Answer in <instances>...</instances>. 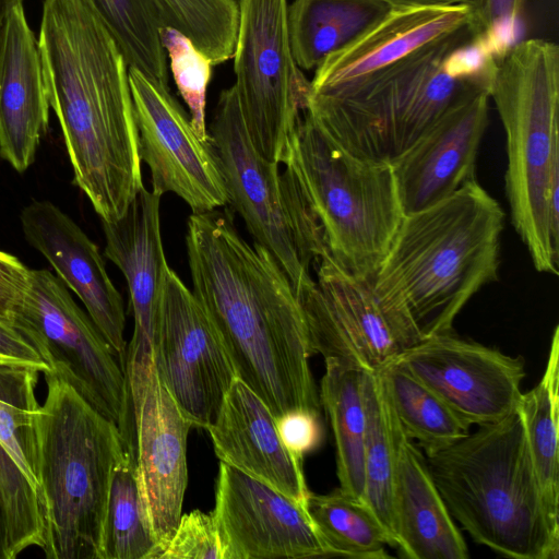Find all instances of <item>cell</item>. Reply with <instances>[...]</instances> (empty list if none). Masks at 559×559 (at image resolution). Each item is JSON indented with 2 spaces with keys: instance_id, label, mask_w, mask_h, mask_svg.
I'll list each match as a JSON object with an SVG mask.
<instances>
[{
  "instance_id": "4fadbf2b",
  "label": "cell",
  "mask_w": 559,
  "mask_h": 559,
  "mask_svg": "<svg viewBox=\"0 0 559 559\" xmlns=\"http://www.w3.org/2000/svg\"><path fill=\"white\" fill-rule=\"evenodd\" d=\"M316 277L297 296L311 355L376 372L415 344L385 314L371 283L350 274L326 251Z\"/></svg>"
},
{
  "instance_id": "4316f807",
  "label": "cell",
  "mask_w": 559,
  "mask_h": 559,
  "mask_svg": "<svg viewBox=\"0 0 559 559\" xmlns=\"http://www.w3.org/2000/svg\"><path fill=\"white\" fill-rule=\"evenodd\" d=\"M324 362L319 399L333 432L340 488L365 503L366 371L336 359Z\"/></svg>"
},
{
  "instance_id": "f35d334b",
  "label": "cell",
  "mask_w": 559,
  "mask_h": 559,
  "mask_svg": "<svg viewBox=\"0 0 559 559\" xmlns=\"http://www.w3.org/2000/svg\"><path fill=\"white\" fill-rule=\"evenodd\" d=\"M29 269L16 257L0 251V320L12 325L14 312L23 299Z\"/></svg>"
},
{
  "instance_id": "b9f144b4",
  "label": "cell",
  "mask_w": 559,
  "mask_h": 559,
  "mask_svg": "<svg viewBox=\"0 0 559 559\" xmlns=\"http://www.w3.org/2000/svg\"><path fill=\"white\" fill-rule=\"evenodd\" d=\"M21 3L22 0H0V37L10 11L13 7Z\"/></svg>"
},
{
  "instance_id": "52a82bcc",
  "label": "cell",
  "mask_w": 559,
  "mask_h": 559,
  "mask_svg": "<svg viewBox=\"0 0 559 559\" xmlns=\"http://www.w3.org/2000/svg\"><path fill=\"white\" fill-rule=\"evenodd\" d=\"M36 414L47 559H100L111 477L127 450L118 427L69 384L46 374Z\"/></svg>"
},
{
  "instance_id": "f546056e",
  "label": "cell",
  "mask_w": 559,
  "mask_h": 559,
  "mask_svg": "<svg viewBox=\"0 0 559 559\" xmlns=\"http://www.w3.org/2000/svg\"><path fill=\"white\" fill-rule=\"evenodd\" d=\"M157 550L136 461L126 452L111 477L100 559H156Z\"/></svg>"
},
{
  "instance_id": "8d00e7d4",
  "label": "cell",
  "mask_w": 559,
  "mask_h": 559,
  "mask_svg": "<svg viewBox=\"0 0 559 559\" xmlns=\"http://www.w3.org/2000/svg\"><path fill=\"white\" fill-rule=\"evenodd\" d=\"M526 0H479L473 10V23L477 32L486 37L499 51L502 34L512 28Z\"/></svg>"
},
{
  "instance_id": "cb8c5ba5",
  "label": "cell",
  "mask_w": 559,
  "mask_h": 559,
  "mask_svg": "<svg viewBox=\"0 0 559 559\" xmlns=\"http://www.w3.org/2000/svg\"><path fill=\"white\" fill-rule=\"evenodd\" d=\"M49 107L38 39L21 3L0 37V156L19 173L35 160Z\"/></svg>"
},
{
  "instance_id": "4dcf8cb0",
  "label": "cell",
  "mask_w": 559,
  "mask_h": 559,
  "mask_svg": "<svg viewBox=\"0 0 559 559\" xmlns=\"http://www.w3.org/2000/svg\"><path fill=\"white\" fill-rule=\"evenodd\" d=\"M405 436L425 454L440 450L469 432L436 393L395 361L380 370Z\"/></svg>"
},
{
  "instance_id": "7bdbcfd3",
  "label": "cell",
  "mask_w": 559,
  "mask_h": 559,
  "mask_svg": "<svg viewBox=\"0 0 559 559\" xmlns=\"http://www.w3.org/2000/svg\"><path fill=\"white\" fill-rule=\"evenodd\" d=\"M0 559H13L7 537L5 525L0 513Z\"/></svg>"
},
{
  "instance_id": "ac0fdd59",
  "label": "cell",
  "mask_w": 559,
  "mask_h": 559,
  "mask_svg": "<svg viewBox=\"0 0 559 559\" xmlns=\"http://www.w3.org/2000/svg\"><path fill=\"white\" fill-rule=\"evenodd\" d=\"M38 371L0 365V513L12 557L43 547L45 508L38 481Z\"/></svg>"
},
{
  "instance_id": "5bb4252c",
  "label": "cell",
  "mask_w": 559,
  "mask_h": 559,
  "mask_svg": "<svg viewBox=\"0 0 559 559\" xmlns=\"http://www.w3.org/2000/svg\"><path fill=\"white\" fill-rule=\"evenodd\" d=\"M128 72L140 158L150 169L152 191L176 194L192 213L228 205L212 143L198 136L170 88L157 86L135 69Z\"/></svg>"
},
{
  "instance_id": "603a6c76",
  "label": "cell",
  "mask_w": 559,
  "mask_h": 559,
  "mask_svg": "<svg viewBox=\"0 0 559 559\" xmlns=\"http://www.w3.org/2000/svg\"><path fill=\"white\" fill-rule=\"evenodd\" d=\"M216 456L306 506L302 457L284 443L267 405L240 379L231 383L207 429Z\"/></svg>"
},
{
  "instance_id": "83f0119b",
  "label": "cell",
  "mask_w": 559,
  "mask_h": 559,
  "mask_svg": "<svg viewBox=\"0 0 559 559\" xmlns=\"http://www.w3.org/2000/svg\"><path fill=\"white\" fill-rule=\"evenodd\" d=\"M519 412L551 532L559 537V328L539 382L522 393Z\"/></svg>"
},
{
  "instance_id": "5b68a950",
  "label": "cell",
  "mask_w": 559,
  "mask_h": 559,
  "mask_svg": "<svg viewBox=\"0 0 559 559\" xmlns=\"http://www.w3.org/2000/svg\"><path fill=\"white\" fill-rule=\"evenodd\" d=\"M507 136L511 222L534 267L559 266V47L533 38L499 52L489 83Z\"/></svg>"
},
{
  "instance_id": "7c38bea8",
  "label": "cell",
  "mask_w": 559,
  "mask_h": 559,
  "mask_svg": "<svg viewBox=\"0 0 559 559\" xmlns=\"http://www.w3.org/2000/svg\"><path fill=\"white\" fill-rule=\"evenodd\" d=\"M154 366L182 414L207 430L237 378L205 310L168 269L154 344Z\"/></svg>"
},
{
  "instance_id": "60d3db41",
  "label": "cell",
  "mask_w": 559,
  "mask_h": 559,
  "mask_svg": "<svg viewBox=\"0 0 559 559\" xmlns=\"http://www.w3.org/2000/svg\"><path fill=\"white\" fill-rule=\"evenodd\" d=\"M393 7H452L468 5L475 10L479 0H384Z\"/></svg>"
},
{
  "instance_id": "836d02e7",
  "label": "cell",
  "mask_w": 559,
  "mask_h": 559,
  "mask_svg": "<svg viewBox=\"0 0 559 559\" xmlns=\"http://www.w3.org/2000/svg\"><path fill=\"white\" fill-rule=\"evenodd\" d=\"M148 1L163 26L186 35L213 66L234 57L239 26L236 0Z\"/></svg>"
},
{
  "instance_id": "ab89813d",
  "label": "cell",
  "mask_w": 559,
  "mask_h": 559,
  "mask_svg": "<svg viewBox=\"0 0 559 559\" xmlns=\"http://www.w3.org/2000/svg\"><path fill=\"white\" fill-rule=\"evenodd\" d=\"M0 365L34 369L47 374L49 366L11 324L0 320Z\"/></svg>"
},
{
  "instance_id": "74e56055",
  "label": "cell",
  "mask_w": 559,
  "mask_h": 559,
  "mask_svg": "<svg viewBox=\"0 0 559 559\" xmlns=\"http://www.w3.org/2000/svg\"><path fill=\"white\" fill-rule=\"evenodd\" d=\"M280 435L289 450L304 455L318 448L322 440L320 415L297 411L276 419Z\"/></svg>"
},
{
  "instance_id": "e0dca14e",
  "label": "cell",
  "mask_w": 559,
  "mask_h": 559,
  "mask_svg": "<svg viewBox=\"0 0 559 559\" xmlns=\"http://www.w3.org/2000/svg\"><path fill=\"white\" fill-rule=\"evenodd\" d=\"M213 512L223 559L333 557L305 504L223 462Z\"/></svg>"
},
{
  "instance_id": "30bf717a",
  "label": "cell",
  "mask_w": 559,
  "mask_h": 559,
  "mask_svg": "<svg viewBox=\"0 0 559 559\" xmlns=\"http://www.w3.org/2000/svg\"><path fill=\"white\" fill-rule=\"evenodd\" d=\"M12 325L49 366L47 374L69 384L114 423L127 452L135 456V424L123 369L66 284L48 270H31Z\"/></svg>"
},
{
  "instance_id": "d590c367",
  "label": "cell",
  "mask_w": 559,
  "mask_h": 559,
  "mask_svg": "<svg viewBox=\"0 0 559 559\" xmlns=\"http://www.w3.org/2000/svg\"><path fill=\"white\" fill-rule=\"evenodd\" d=\"M158 559H223V542L214 512L181 514Z\"/></svg>"
},
{
  "instance_id": "e575fe53",
  "label": "cell",
  "mask_w": 559,
  "mask_h": 559,
  "mask_svg": "<svg viewBox=\"0 0 559 559\" xmlns=\"http://www.w3.org/2000/svg\"><path fill=\"white\" fill-rule=\"evenodd\" d=\"M160 39L178 92L189 108L192 127L202 141L211 143L205 107L213 63L186 35L173 27L162 28Z\"/></svg>"
},
{
  "instance_id": "ffe728a7",
  "label": "cell",
  "mask_w": 559,
  "mask_h": 559,
  "mask_svg": "<svg viewBox=\"0 0 559 559\" xmlns=\"http://www.w3.org/2000/svg\"><path fill=\"white\" fill-rule=\"evenodd\" d=\"M21 223L26 241L47 259L58 277L78 295L123 369L128 346L123 300L107 273L96 243L49 201H33L25 206Z\"/></svg>"
},
{
  "instance_id": "9c48e42d",
  "label": "cell",
  "mask_w": 559,
  "mask_h": 559,
  "mask_svg": "<svg viewBox=\"0 0 559 559\" xmlns=\"http://www.w3.org/2000/svg\"><path fill=\"white\" fill-rule=\"evenodd\" d=\"M228 204L253 242L274 257L298 296L312 284L311 267L326 252L320 223L295 175L269 160L247 130L235 85L224 90L207 128Z\"/></svg>"
},
{
  "instance_id": "277c9868",
  "label": "cell",
  "mask_w": 559,
  "mask_h": 559,
  "mask_svg": "<svg viewBox=\"0 0 559 559\" xmlns=\"http://www.w3.org/2000/svg\"><path fill=\"white\" fill-rule=\"evenodd\" d=\"M497 55L472 21L354 85L309 94L305 110L349 154L391 163L452 106L489 93Z\"/></svg>"
},
{
  "instance_id": "44dd1931",
  "label": "cell",
  "mask_w": 559,
  "mask_h": 559,
  "mask_svg": "<svg viewBox=\"0 0 559 559\" xmlns=\"http://www.w3.org/2000/svg\"><path fill=\"white\" fill-rule=\"evenodd\" d=\"M191 427L154 366L135 417V461L158 545L156 559L181 516L188 485L187 440Z\"/></svg>"
},
{
  "instance_id": "484cf974",
  "label": "cell",
  "mask_w": 559,
  "mask_h": 559,
  "mask_svg": "<svg viewBox=\"0 0 559 559\" xmlns=\"http://www.w3.org/2000/svg\"><path fill=\"white\" fill-rule=\"evenodd\" d=\"M394 7L384 0H295L287 8L293 57L317 68L381 21Z\"/></svg>"
},
{
  "instance_id": "1f68e13d",
  "label": "cell",
  "mask_w": 559,
  "mask_h": 559,
  "mask_svg": "<svg viewBox=\"0 0 559 559\" xmlns=\"http://www.w3.org/2000/svg\"><path fill=\"white\" fill-rule=\"evenodd\" d=\"M307 511L333 557H390L391 540L380 522L360 500L340 487L325 495L310 492Z\"/></svg>"
},
{
  "instance_id": "ba28073f",
  "label": "cell",
  "mask_w": 559,
  "mask_h": 559,
  "mask_svg": "<svg viewBox=\"0 0 559 559\" xmlns=\"http://www.w3.org/2000/svg\"><path fill=\"white\" fill-rule=\"evenodd\" d=\"M283 164L309 200L330 255L372 283L404 217L391 163L349 154L304 110Z\"/></svg>"
},
{
  "instance_id": "8fae6325",
  "label": "cell",
  "mask_w": 559,
  "mask_h": 559,
  "mask_svg": "<svg viewBox=\"0 0 559 559\" xmlns=\"http://www.w3.org/2000/svg\"><path fill=\"white\" fill-rule=\"evenodd\" d=\"M234 83L255 147L283 164L302 111L310 81L293 57L287 0H239Z\"/></svg>"
},
{
  "instance_id": "9a60e30c",
  "label": "cell",
  "mask_w": 559,
  "mask_h": 559,
  "mask_svg": "<svg viewBox=\"0 0 559 559\" xmlns=\"http://www.w3.org/2000/svg\"><path fill=\"white\" fill-rule=\"evenodd\" d=\"M396 364L436 393L466 425L497 423L519 406L525 362L453 331L421 340Z\"/></svg>"
},
{
  "instance_id": "8992f818",
  "label": "cell",
  "mask_w": 559,
  "mask_h": 559,
  "mask_svg": "<svg viewBox=\"0 0 559 559\" xmlns=\"http://www.w3.org/2000/svg\"><path fill=\"white\" fill-rule=\"evenodd\" d=\"M425 456L450 514L477 544L514 559L558 558L519 408Z\"/></svg>"
},
{
  "instance_id": "d6986e66",
  "label": "cell",
  "mask_w": 559,
  "mask_h": 559,
  "mask_svg": "<svg viewBox=\"0 0 559 559\" xmlns=\"http://www.w3.org/2000/svg\"><path fill=\"white\" fill-rule=\"evenodd\" d=\"M489 98L488 91H481L452 106L391 162L404 215L428 207L476 179Z\"/></svg>"
},
{
  "instance_id": "d4e9b609",
  "label": "cell",
  "mask_w": 559,
  "mask_h": 559,
  "mask_svg": "<svg viewBox=\"0 0 559 559\" xmlns=\"http://www.w3.org/2000/svg\"><path fill=\"white\" fill-rule=\"evenodd\" d=\"M396 548L409 559H467L468 548L420 448L401 440L393 489Z\"/></svg>"
},
{
  "instance_id": "7402d4cb",
  "label": "cell",
  "mask_w": 559,
  "mask_h": 559,
  "mask_svg": "<svg viewBox=\"0 0 559 559\" xmlns=\"http://www.w3.org/2000/svg\"><path fill=\"white\" fill-rule=\"evenodd\" d=\"M472 21L468 5L394 7L316 68L309 94L328 95L354 85Z\"/></svg>"
},
{
  "instance_id": "6da1fadb",
  "label": "cell",
  "mask_w": 559,
  "mask_h": 559,
  "mask_svg": "<svg viewBox=\"0 0 559 559\" xmlns=\"http://www.w3.org/2000/svg\"><path fill=\"white\" fill-rule=\"evenodd\" d=\"M186 248L192 293L237 378L276 419L297 411L320 415L302 310L270 251L245 240L228 209L192 213Z\"/></svg>"
},
{
  "instance_id": "2e32d148",
  "label": "cell",
  "mask_w": 559,
  "mask_h": 559,
  "mask_svg": "<svg viewBox=\"0 0 559 559\" xmlns=\"http://www.w3.org/2000/svg\"><path fill=\"white\" fill-rule=\"evenodd\" d=\"M162 195L143 187L126 213L102 221L105 255L121 271L129 292L133 332L123 367L134 417L154 369V344L167 263L160 229Z\"/></svg>"
},
{
  "instance_id": "7a4b0ae2",
  "label": "cell",
  "mask_w": 559,
  "mask_h": 559,
  "mask_svg": "<svg viewBox=\"0 0 559 559\" xmlns=\"http://www.w3.org/2000/svg\"><path fill=\"white\" fill-rule=\"evenodd\" d=\"M38 47L75 182L114 222L144 187L128 64L90 0H45Z\"/></svg>"
},
{
  "instance_id": "f1b7e54d",
  "label": "cell",
  "mask_w": 559,
  "mask_h": 559,
  "mask_svg": "<svg viewBox=\"0 0 559 559\" xmlns=\"http://www.w3.org/2000/svg\"><path fill=\"white\" fill-rule=\"evenodd\" d=\"M367 433L365 443L364 501L396 548L393 519V489L402 426L390 401L381 371L365 374Z\"/></svg>"
},
{
  "instance_id": "d6a6232c",
  "label": "cell",
  "mask_w": 559,
  "mask_h": 559,
  "mask_svg": "<svg viewBox=\"0 0 559 559\" xmlns=\"http://www.w3.org/2000/svg\"><path fill=\"white\" fill-rule=\"evenodd\" d=\"M118 45L128 68L169 88L164 27L148 0H90Z\"/></svg>"
},
{
  "instance_id": "3957f363",
  "label": "cell",
  "mask_w": 559,
  "mask_h": 559,
  "mask_svg": "<svg viewBox=\"0 0 559 559\" xmlns=\"http://www.w3.org/2000/svg\"><path fill=\"white\" fill-rule=\"evenodd\" d=\"M504 212L477 182L405 214L371 283L414 344L453 331L467 301L498 280Z\"/></svg>"
}]
</instances>
